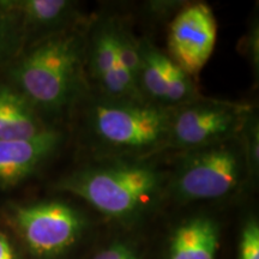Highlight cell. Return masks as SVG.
I'll return each instance as SVG.
<instances>
[{
    "label": "cell",
    "instance_id": "2",
    "mask_svg": "<svg viewBox=\"0 0 259 259\" xmlns=\"http://www.w3.org/2000/svg\"><path fill=\"white\" fill-rule=\"evenodd\" d=\"M168 180L153 163L125 160L73 171L58 189L79 197L107 218L134 221L157 205L168 190Z\"/></svg>",
    "mask_w": 259,
    "mask_h": 259
},
{
    "label": "cell",
    "instance_id": "10",
    "mask_svg": "<svg viewBox=\"0 0 259 259\" xmlns=\"http://www.w3.org/2000/svg\"><path fill=\"white\" fill-rule=\"evenodd\" d=\"M63 142V135L45 130L28 139L0 141V185H14L30 176Z\"/></svg>",
    "mask_w": 259,
    "mask_h": 259
},
{
    "label": "cell",
    "instance_id": "6",
    "mask_svg": "<svg viewBox=\"0 0 259 259\" xmlns=\"http://www.w3.org/2000/svg\"><path fill=\"white\" fill-rule=\"evenodd\" d=\"M12 221L29 251L40 258L65 253L85 228V219L79 210L57 200L15 206Z\"/></svg>",
    "mask_w": 259,
    "mask_h": 259
},
{
    "label": "cell",
    "instance_id": "17",
    "mask_svg": "<svg viewBox=\"0 0 259 259\" xmlns=\"http://www.w3.org/2000/svg\"><path fill=\"white\" fill-rule=\"evenodd\" d=\"M8 23L3 17H0V52L4 50L6 46V42H8Z\"/></svg>",
    "mask_w": 259,
    "mask_h": 259
},
{
    "label": "cell",
    "instance_id": "1",
    "mask_svg": "<svg viewBox=\"0 0 259 259\" xmlns=\"http://www.w3.org/2000/svg\"><path fill=\"white\" fill-rule=\"evenodd\" d=\"M88 31L74 24L42 40L12 71L19 93L30 105L51 112L72 106L85 88Z\"/></svg>",
    "mask_w": 259,
    "mask_h": 259
},
{
    "label": "cell",
    "instance_id": "13",
    "mask_svg": "<svg viewBox=\"0 0 259 259\" xmlns=\"http://www.w3.org/2000/svg\"><path fill=\"white\" fill-rule=\"evenodd\" d=\"M8 11L21 15L27 24L58 32L76 23V3L69 0H19L3 3Z\"/></svg>",
    "mask_w": 259,
    "mask_h": 259
},
{
    "label": "cell",
    "instance_id": "12",
    "mask_svg": "<svg viewBox=\"0 0 259 259\" xmlns=\"http://www.w3.org/2000/svg\"><path fill=\"white\" fill-rule=\"evenodd\" d=\"M45 130L21 93L0 87V141L32 138Z\"/></svg>",
    "mask_w": 259,
    "mask_h": 259
},
{
    "label": "cell",
    "instance_id": "11",
    "mask_svg": "<svg viewBox=\"0 0 259 259\" xmlns=\"http://www.w3.org/2000/svg\"><path fill=\"white\" fill-rule=\"evenodd\" d=\"M221 231L209 216L185 220L171 233L167 259H216Z\"/></svg>",
    "mask_w": 259,
    "mask_h": 259
},
{
    "label": "cell",
    "instance_id": "15",
    "mask_svg": "<svg viewBox=\"0 0 259 259\" xmlns=\"http://www.w3.org/2000/svg\"><path fill=\"white\" fill-rule=\"evenodd\" d=\"M93 259H141V255L134 246L118 241L102 248Z\"/></svg>",
    "mask_w": 259,
    "mask_h": 259
},
{
    "label": "cell",
    "instance_id": "4",
    "mask_svg": "<svg viewBox=\"0 0 259 259\" xmlns=\"http://www.w3.org/2000/svg\"><path fill=\"white\" fill-rule=\"evenodd\" d=\"M250 176L241 135L184 153L168 180L183 203L221 199L235 193Z\"/></svg>",
    "mask_w": 259,
    "mask_h": 259
},
{
    "label": "cell",
    "instance_id": "16",
    "mask_svg": "<svg viewBox=\"0 0 259 259\" xmlns=\"http://www.w3.org/2000/svg\"><path fill=\"white\" fill-rule=\"evenodd\" d=\"M0 259H16L14 246L8 235L2 232H0Z\"/></svg>",
    "mask_w": 259,
    "mask_h": 259
},
{
    "label": "cell",
    "instance_id": "8",
    "mask_svg": "<svg viewBox=\"0 0 259 259\" xmlns=\"http://www.w3.org/2000/svg\"><path fill=\"white\" fill-rule=\"evenodd\" d=\"M139 53L138 92L143 101L171 109L199 99L194 78L150 40H139Z\"/></svg>",
    "mask_w": 259,
    "mask_h": 259
},
{
    "label": "cell",
    "instance_id": "3",
    "mask_svg": "<svg viewBox=\"0 0 259 259\" xmlns=\"http://www.w3.org/2000/svg\"><path fill=\"white\" fill-rule=\"evenodd\" d=\"M170 109L144 101L102 97L88 112V126L102 147L143 156L168 148Z\"/></svg>",
    "mask_w": 259,
    "mask_h": 259
},
{
    "label": "cell",
    "instance_id": "5",
    "mask_svg": "<svg viewBox=\"0 0 259 259\" xmlns=\"http://www.w3.org/2000/svg\"><path fill=\"white\" fill-rule=\"evenodd\" d=\"M251 115L247 105L200 96L170 109L168 148L189 151L236 138Z\"/></svg>",
    "mask_w": 259,
    "mask_h": 259
},
{
    "label": "cell",
    "instance_id": "7",
    "mask_svg": "<svg viewBox=\"0 0 259 259\" xmlns=\"http://www.w3.org/2000/svg\"><path fill=\"white\" fill-rule=\"evenodd\" d=\"M218 23L210 6L194 3L184 6L168 29V56L196 78L215 50Z\"/></svg>",
    "mask_w": 259,
    "mask_h": 259
},
{
    "label": "cell",
    "instance_id": "14",
    "mask_svg": "<svg viewBox=\"0 0 259 259\" xmlns=\"http://www.w3.org/2000/svg\"><path fill=\"white\" fill-rule=\"evenodd\" d=\"M239 259H259V225L257 219L245 222L239 241Z\"/></svg>",
    "mask_w": 259,
    "mask_h": 259
},
{
    "label": "cell",
    "instance_id": "9",
    "mask_svg": "<svg viewBox=\"0 0 259 259\" xmlns=\"http://www.w3.org/2000/svg\"><path fill=\"white\" fill-rule=\"evenodd\" d=\"M85 69L100 87L103 97L143 101L134 80L119 63L114 40V18L100 21L88 32Z\"/></svg>",
    "mask_w": 259,
    "mask_h": 259
}]
</instances>
